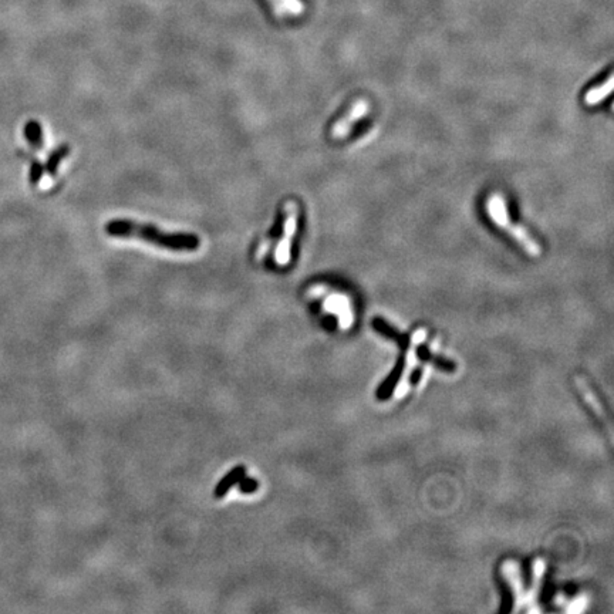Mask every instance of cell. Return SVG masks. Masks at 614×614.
Masks as SVG:
<instances>
[{
  "label": "cell",
  "mask_w": 614,
  "mask_h": 614,
  "mask_svg": "<svg viewBox=\"0 0 614 614\" xmlns=\"http://www.w3.org/2000/svg\"><path fill=\"white\" fill-rule=\"evenodd\" d=\"M105 231L111 236L134 238L174 252H191L198 249L201 243L199 238L194 233L164 232L154 225L135 222L131 219L111 221L107 225Z\"/></svg>",
  "instance_id": "cell-1"
},
{
  "label": "cell",
  "mask_w": 614,
  "mask_h": 614,
  "mask_svg": "<svg viewBox=\"0 0 614 614\" xmlns=\"http://www.w3.org/2000/svg\"><path fill=\"white\" fill-rule=\"evenodd\" d=\"M485 211L488 218L502 231H505L514 241L532 257H539L542 253L538 241L519 224H515L508 212L505 198L499 192H494L485 202Z\"/></svg>",
  "instance_id": "cell-2"
},
{
  "label": "cell",
  "mask_w": 614,
  "mask_h": 614,
  "mask_svg": "<svg viewBox=\"0 0 614 614\" xmlns=\"http://www.w3.org/2000/svg\"><path fill=\"white\" fill-rule=\"evenodd\" d=\"M282 212H283L282 232L277 241L274 242V246H272L273 259L277 266H286L290 263L293 238L297 232V224H299V204L290 199L283 204Z\"/></svg>",
  "instance_id": "cell-3"
},
{
  "label": "cell",
  "mask_w": 614,
  "mask_h": 614,
  "mask_svg": "<svg viewBox=\"0 0 614 614\" xmlns=\"http://www.w3.org/2000/svg\"><path fill=\"white\" fill-rule=\"evenodd\" d=\"M311 294H322V296H325V303H323L325 309L329 313H332V315H335V316L339 318V322H340L342 328H350L352 326L354 315H353V311H352L350 300H349V297L346 294L329 290L326 286H322V284L313 286L311 289Z\"/></svg>",
  "instance_id": "cell-4"
},
{
  "label": "cell",
  "mask_w": 614,
  "mask_h": 614,
  "mask_svg": "<svg viewBox=\"0 0 614 614\" xmlns=\"http://www.w3.org/2000/svg\"><path fill=\"white\" fill-rule=\"evenodd\" d=\"M369 111H370L369 100L357 98L346 111V114L333 124L330 129V137L333 139H344L352 132L354 125L369 114Z\"/></svg>",
  "instance_id": "cell-5"
},
{
  "label": "cell",
  "mask_w": 614,
  "mask_h": 614,
  "mask_svg": "<svg viewBox=\"0 0 614 614\" xmlns=\"http://www.w3.org/2000/svg\"><path fill=\"white\" fill-rule=\"evenodd\" d=\"M576 386H577V388H579V391L581 393V395L584 397V400H586V402L589 404V407L593 410V412L596 414V417L607 427V429H608V435L611 436V424H610V419H608V417H607V414H606V411H604V408L601 407V404H600V401H598V398H597V395H596V393L590 388V386L587 384V381L583 378V377H576Z\"/></svg>",
  "instance_id": "cell-6"
},
{
  "label": "cell",
  "mask_w": 614,
  "mask_h": 614,
  "mask_svg": "<svg viewBox=\"0 0 614 614\" xmlns=\"http://www.w3.org/2000/svg\"><path fill=\"white\" fill-rule=\"evenodd\" d=\"M613 88H614V76L608 74V77L603 83H600L598 86L590 88L584 94V103H586V105H589V107L597 105L600 101L606 100L613 93Z\"/></svg>",
  "instance_id": "cell-7"
},
{
  "label": "cell",
  "mask_w": 614,
  "mask_h": 614,
  "mask_svg": "<svg viewBox=\"0 0 614 614\" xmlns=\"http://www.w3.org/2000/svg\"><path fill=\"white\" fill-rule=\"evenodd\" d=\"M245 473H246V470H245L243 465H239V467L233 468V470H232L229 474H226V475L224 477V480L216 485V488H215V491H214V497L218 498V499L224 498V497L231 491V488H232L233 485L241 484V481L245 478Z\"/></svg>",
  "instance_id": "cell-8"
},
{
  "label": "cell",
  "mask_w": 614,
  "mask_h": 614,
  "mask_svg": "<svg viewBox=\"0 0 614 614\" xmlns=\"http://www.w3.org/2000/svg\"><path fill=\"white\" fill-rule=\"evenodd\" d=\"M69 152H70V149H69L67 146H60V148H57L53 154H50L49 160H47L46 164L43 166L45 175L47 174V175H50L52 178H54L56 174H57V170H59V166H60L62 160L67 156Z\"/></svg>",
  "instance_id": "cell-9"
},
{
  "label": "cell",
  "mask_w": 614,
  "mask_h": 614,
  "mask_svg": "<svg viewBox=\"0 0 614 614\" xmlns=\"http://www.w3.org/2000/svg\"><path fill=\"white\" fill-rule=\"evenodd\" d=\"M25 135L33 149L43 148V131L37 121H29L25 127Z\"/></svg>",
  "instance_id": "cell-10"
},
{
  "label": "cell",
  "mask_w": 614,
  "mask_h": 614,
  "mask_svg": "<svg viewBox=\"0 0 614 614\" xmlns=\"http://www.w3.org/2000/svg\"><path fill=\"white\" fill-rule=\"evenodd\" d=\"M277 15H297L301 11L299 0H272Z\"/></svg>",
  "instance_id": "cell-11"
},
{
  "label": "cell",
  "mask_w": 614,
  "mask_h": 614,
  "mask_svg": "<svg viewBox=\"0 0 614 614\" xmlns=\"http://www.w3.org/2000/svg\"><path fill=\"white\" fill-rule=\"evenodd\" d=\"M418 356H419L422 360L431 361L432 364H435V366L439 367L441 370L452 371V370L455 369V366H453L451 361H448V360H445V359H442V357H438V356L429 353L425 347H419V349H418Z\"/></svg>",
  "instance_id": "cell-12"
},
{
  "label": "cell",
  "mask_w": 614,
  "mask_h": 614,
  "mask_svg": "<svg viewBox=\"0 0 614 614\" xmlns=\"http://www.w3.org/2000/svg\"><path fill=\"white\" fill-rule=\"evenodd\" d=\"M241 484H242V487H241L242 492H253L256 490V487H257V484L255 481L246 480V477L241 481Z\"/></svg>",
  "instance_id": "cell-13"
}]
</instances>
